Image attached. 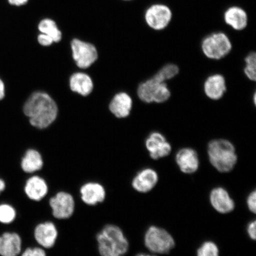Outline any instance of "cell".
<instances>
[{"mask_svg": "<svg viewBox=\"0 0 256 256\" xmlns=\"http://www.w3.org/2000/svg\"><path fill=\"white\" fill-rule=\"evenodd\" d=\"M24 112L30 117L32 126L42 129L56 120L58 108L56 102L49 95L42 92H36L25 104Z\"/></svg>", "mask_w": 256, "mask_h": 256, "instance_id": "obj_1", "label": "cell"}, {"mask_svg": "<svg viewBox=\"0 0 256 256\" xmlns=\"http://www.w3.org/2000/svg\"><path fill=\"white\" fill-rule=\"evenodd\" d=\"M100 256H124L129 250V242L122 230L114 224H108L96 235Z\"/></svg>", "mask_w": 256, "mask_h": 256, "instance_id": "obj_2", "label": "cell"}, {"mask_svg": "<svg viewBox=\"0 0 256 256\" xmlns=\"http://www.w3.org/2000/svg\"><path fill=\"white\" fill-rule=\"evenodd\" d=\"M208 154L210 164L222 174L232 171L238 162L235 147L228 140L219 139L210 142L208 144Z\"/></svg>", "mask_w": 256, "mask_h": 256, "instance_id": "obj_3", "label": "cell"}, {"mask_svg": "<svg viewBox=\"0 0 256 256\" xmlns=\"http://www.w3.org/2000/svg\"><path fill=\"white\" fill-rule=\"evenodd\" d=\"M144 244L152 254H166L175 247V240L165 229L156 226L149 227L144 236Z\"/></svg>", "mask_w": 256, "mask_h": 256, "instance_id": "obj_4", "label": "cell"}, {"mask_svg": "<svg viewBox=\"0 0 256 256\" xmlns=\"http://www.w3.org/2000/svg\"><path fill=\"white\" fill-rule=\"evenodd\" d=\"M201 47L204 55L208 58L218 60L231 52L232 44L225 33L218 32L204 38L202 42Z\"/></svg>", "mask_w": 256, "mask_h": 256, "instance_id": "obj_5", "label": "cell"}, {"mask_svg": "<svg viewBox=\"0 0 256 256\" xmlns=\"http://www.w3.org/2000/svg\"><path fill=\"white\" fill-rule=\"evenodd\" d=\"M138 95L145 103L162 104L168 100L171 92L165 82H160L153 76L139 86Z\"/></svg>", "mask_w": 256, "mask_h": 256, "instance_id": "obj_6", "label": "cell"}, {"mask_svg": "<svg viewBox=\"0 0 256 256\" xmlns=\"http://www.w3.org/2000/svg\"><path fill=\"white\" fill-rule=\"evenodd\" d=\"M49 204L52 216L58 220H66L71 218L76 209V202L68 192L60 191L51 197Z\"/></svg>", "mask_w": 256, "mask_h": 256, "instance_id": "obj_7", "label": "cell"}, {"mask_svg": "<svg viewBox=\"0 0 256 256\" xmlns=\"http://www.w3.org/2000/svg\"><path fill=\"white\" fill-rule=\"evenodd\" d=\"M145 20L147 25L155 30H162L168 26L172 21V10L163 4H152L146 10Z\"/></svg>", "mask_w": 256, "mask_h": 256, "instance_id": "obj_8", "label": "cell"}, {"mask_svg": "<svg viewBox=\"0 0 256 256\" xmlns=\"http://www.w3.org/2000/svg\"><path fill=\"white\" fill-rule=\"evenodd\" d=\"M72 47L74 59L80 68H87L98 59L97 50L90 44L74 40Z\"/></svg>", "mask_w": 256, "mask_h": 256, "instance_id": "obj_9", "label": "cell"}, {"mask_svg": "<svg viewBox=\"0 0 256 256\" xmlns=\"http://www.w3.org/2000/svg\"><path fill=\"white\" fill-rule=\"evenodd\" d=\"M34 236L40 247L50 249L56 245L58 238V231L55 224L48 220L38 224L35 226Z\"/></svg>", "mask_w": 256, "mask_h": 256, "instance_id": "obj_10", "label": "cell"}, {"mask_svg": "<svg viewBox=\"0 0 256 256\" xmlns=\"http://www.w3.org/2000/svg\"><path fill=\"white\" fill-rule=\"evenodd\" d=\"M146 146L150 158L159 160L168 156L172 152V146L161 133L150 134L146 140Z\"/></svg>", "mask_w": 256, "mask_h": 256, "instance_id": "obj_11", "label": "cell"}, {"mask_svg": "<svg viewBox=\"0 0 256 256\" xmlns=\"http://www.w3.org/2000/svg\"><path fill=\"white\" fill-rule=\"evenodd\" d=\"M81 200L88 206H96L103 203L106 197V191L98 182H89L82 186L80 190Z\"/></svg>", "mask_w": 256, "mask_h": 256, "instance_id": "obj_12", "label": "cell"}, {"mask_svg": "<svg viewBox=\"0 0 256 256\" xmlns=\"http://www.w3.org/2000/svg\"><path fill=\"white\" fill-rule=\"evenodd\" d=\"M158 182V175L154 170L146 168L142 170L134 176L131 185L134 190L140 194L152 191Z\"/></svg>", "mask_w": 256, "mask_h": 256, "instance_id": "obj_13", "label": "cell"}, {"mask_svg": "<svg viewBox=\"0 0 256 256\" xmlns=\"http://www.w3.org/2000/svg\"><path fill=\"white\" fill-rule=\"evenodd\" d=\"M210 200L214 209L220 214H229L235 208L234 201L228 191L222 187H217L211 190Z\"/></svg>", "mask_w": 256, "mask_h": 256, "instance_id": "obj_14", "label": "cell"}, {"mask_svg": "<svg viewBox=\"0 0 256 256\" xmlns=\"http://www.w3.org/2000/svg\"><path fill=\"white\" fill-rule=\"evenodd\" d=\"M176 164L184 174H194L200 168V159L194 150L184 148L179 150L176 156Z\"/></svg>", "mask_w": 256, "mask_h": 256, "instance_id": "obj_15", "label": "cell"}, {"mask_svg": "<svg viewBox=\"0 0 256 256\" xmlns=\"http://www.w3.org/2000/svg\"><path fill=\"white\" fill-rule=\"evenodd\" d=\"M24 192L30 200L40 202L46 196L49 186L46 179L41 176H32L25 182Z\"/></svg>", "mask_w": 256, "mask_h": 256, "instance_id": "obj_16", "label": "cell"}, {"mask_svg": "<svg viewBox=\"0 0 256 256\" xmlns=\"http://www.w3.org/2000/svg\"><path fill=\"white\" fill-rule=\"evenodd\" d=\"M22 250V240L18 234L6 232L0 236V256H18Z\"/></svg>", "mask_w": 256, "mask_h": 256, "instance_id": "obj_17", "label": "cell"}, {"mask_svg": "<svg viewBox=\"0 0 256 256\" xmlns=\"http://www.w3.org/2000/svg\"><path fill=\"white\" fill-rule=\"evenodd\" d=\"M224 19L226 24L236 30H242L247 27L248 15L244 9L232 6L224 12Z\"/></svg>", "mask_w": 256, "mask_h": 256, "instance_id": "obj_18", "label": "cell"}, {"mask_svg": "<svg viewBox=\"0 0 256 256\" xmlns=\"http://www.w3.org/2000/svg\"><path fill=\"white\" fill-rule=\"evenodd\" d=\"M226 90V80L222 75L210 76L204 82V94L212 100H220L222 98Z\"/></svg>", "mask_w": 256, "mask_h": 256, "instance_id": "obj_19", "label": "cell"}, {"mask_svg": "<svg viewBox=\"0 0 256 256\" xmlns=\"http://www.w3.org/2000/svg\"><path fill=\"white\" fill-rule=\"evenodd\" d=\"M132 106L130 96L126 92H120L114 96L110 104V110L119 118H126L130 114Z\"/></svg>", "mask_w": 256, "mask_h": 256, "instance_id": "obj_20", "label": "cell"}, {"mask_svg": "<svg viewBox=\"0 0 256 256\" xmlns=\"http://www.w3.org/2000/svg\"><path fill=\"white\" fill-rule=\"evenodd\" d=\"M44 161L40 154L34 150H28L22 160L21 168L28 174H32L40 170Z\"/></svg>", "mask_w": 256, "mask_h": 256, "instance_id": "obj_21", "label": "cell"}, {"mask_svg": "<svg viewBox=\"0 0 256 256\" xmlns=\"http://www.w3.org/2000/svg\"><path fill=\"white\" fill-rule=\"evenodd\" d=\"M70 88L73 92L82 96L90 94L94 84L90 78L84 73H76L70 78Z\"/></svg>", "mask_w": 256, "mask_h": 256, "instance_id": "obj_22", "label": "cell"}, {"mask_svg": "<svg viewBox=\"0 0 256 256\" xmlns=\"http://www.w3.org/2000/svg\"><path fill=\"white\" fill-rule=\"evenodd\" d=\"M39 30L44 34L52 38L54 42H58L62 40V32L57 28L56 25L50 19H44L39 24Z\"/></svg>", "mask_w": 256, "mask_h": 256, "instance_id": "obj_23", "label": "cell"}, {"mask_svg": "<svg viewBox=\"0 0 256 256\" xmlns=\"http://www.w3.org/2000/svg\"><path fill=\"white\" fill-rule=\"evenodd\" d=\"M178 72L179 69L177 66L175 64H169L163 66L154 76L160 82H165L167 80L175 78Z\"/></svg>", "mask_w": 256, "mask_h": 256, "instance_id": "obj_24", "label": "cell"}, {"mask_svg": "<svg viewBox=\"0 0 256 256\" xmlns=\"http://www.w3.org/2000/svg\"><path fill=\"white\" fill-rule=\"evenodd\" d=\"M17 216L15 208L8 204H0V222L10 224L14 222Z\"/></svg>", "mask_w": 256, "mask_h": 256, "instance_id": "obj_25", "label": "cell"}, {"mask_svg": "<svg viewBox=\"0 0 256 256\" xmlns=\"http://www.w3.org/2000/svg\"><path fill=\"white\" fill-rule=\"evenodd\" d=\"M246 64L244 72L248 78L252 81L255 82L256 80V54L254 52L250 53L246 57Z\"/></svg>", "mask_w": 256, "mask_h": 256, "instance_id": "obj_26", "label": "cell"}, {"mask_svg": "<svg viewBox=\"0 0 256 256\" xmlns=\"http://www.w3.org/2000/svg\"><path fill=\"white\" fill-rule=\"evenodd\" d=\"M196 254L197 256H220L219 248L213 242H206L198 248Z\"/></svg>", "mask_w": 256, "mask_h": 256, "instance_id": "obj_27", "label": "cell"}, {"mask_svg": "<svg viewBox=\"0 0 256 256\" xmlns=\"http://www.w3.org/2000/svg\"><path fill=\"white\" fill-rule=\"evenodd\" d=\"M20 256H47V254L46 250L39 246L26 248Z\"/></svg>", "mask_w": 256, "mask_h": 256, "instance_id": "obj_28", "label": "cell"}, {"mask_svg": "<svg viewBox=\"0 0 256 256\" xmlns=\"http://www.w3.org/2000/svg\"><path fill=\"white\" fill-rule=\"evenodd\" d=\"M247 206L251 212L255 214L256 212V192H252L247 198Z\"/></svg>", "mask_w": 256, "mask_h": 256, "instance_id": "obj_29", "label": "cell"}, {"mask_svg": "<svg viewBox=\"0 0 256 256\" xmlns=\"http://www.w3.org/2000/svg\"><path fill=\"white\" fill-rule=\"evenodd\" d=\"M256 222L255 220H252L249 222L247 227V232L249 238L252 240H256Z\"/></svg>", "mask_w": 256, "mask_h": 256, "instance_id": "obj_30", "label": "cell"}, {"mask_svg": "<svg viewBox=\"0 0 256 256\" xmlns=\"http://www.w3.org/2000/svg\"><path fill=\"white\" fill-rule=\"evenodd\" d=\"M38 41L43 46H50L54 42L52 38L44 34L38 36Z\"/></svg>", "mask_w": 256, "mask_h": 256, "instance_id": "obj_31", "label": "cell"}, {"mask_svg": "<svg viewBox=\"0 0 256 256\" xmlns=\"http://www.w3.org/2000/svg\"><path fill=\"white\" fill-rule=\"evenodd\" d=\"M8 2L11 5L20 6L27 3L28 0H8Z\"/></svg>", "mask_w": 256, "mask_h": 256, "instance_id": "obj_32", "label": "cell"}, {"mask_svg": "<svg viewBox=\"0 0 256 256\" xmlns=\"http://www.w3.org/2000/svg\"><path fill=\"white\" fill-rule=\"evenodd\" d=\"M5 95V88L4 83L0 79V100L4 98Z\"/></svg>", "mask_w": 256, "mask_h": 256, "instance_id": "obj_33", "label": "cell"}, {"mask_svg": "<svg viewBox=\"0 0 256 256\" xmlns=\"http://www.w3.org/2000/svg\"><path fill=\"white\" fill-rule=\"evenodd\" d=\"M6 184L3 179L0 178V194L6 190Z\"/></svg>", "mask_w": 256, "mask_h": 256, "instance_id": "obj_34", "label": "cell"}, {"mask_svg": "<svg viewBox=\"0 0 256 256\" xmlns=\"http://www.w3.org/2000/svg\"><path fill=\"white\" fill-rule=\"evenodd\" d=\"M136 256H156L152 255V254H137Z\"/></svg>", "mask_w": 256, "mask_h": 256, "instance_id": "obj_35", "label": "cell"}, {"mask_svg": "<svg viewBox=\"0 0 256 256\" xmlns=\"http://www.w3.org/2000/svg\"><path fill=\"white\" fill-rule=\"evenodd\" d=\"M254 104H256V94H254Z\"/></svg>", "mask_w": 256, "mask_h": 256, "instance_id": "obj_36", "label": "cell"}, {"mask_svg": "<svg viewBox=\"0 0 256 256\" xmlns=\"http://www.w3.org/2000/svg\"><path fill=\"white\" fill-rule=\"evenodd\" d=\"M126 1H130V0H126Z\"/></svg>", "mask_w": 256, "mask_h": 256, "instance_id": "obj_37", "label": "cell"}]
</instances>
